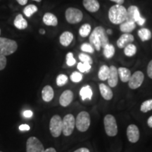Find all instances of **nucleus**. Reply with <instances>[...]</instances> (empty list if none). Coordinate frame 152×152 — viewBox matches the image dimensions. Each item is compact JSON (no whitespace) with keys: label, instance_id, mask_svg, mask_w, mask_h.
Masks as SVG:
<instances>
[{"label":"nucleus","instance_id":"nucleus-45","mask_svg":"<svg viewBox=\"0 0 152 152\" xmlns=\"http://www.w3.org/2000/svg\"><path fill=\"white\" fill-rule=\"evenodd\" d=\"M147 124H148V126H149V128H152V115H151V116H150L149 118H148Z\"/></svg>","mask_w":152,"mask_h":152},{"label":"nucleus","instance_id":"nucleus-33","mask_svg":"<svg viewBox=\"0 0 152 152\" xmlns=\"http://www.w3.org/2000/svg\"><path fill=\"white\" fill-rule=\"evenodd\" d=\"M68 77L64 74H59L56 77V85L58 87H62L68 83Z\"/></svg>","mask_w":152,"mask_h":152},{"label":"nucleus","instance_id":"nucleus-17","mask_svg":"<svg viewBox=\"0 0 152 152\" xmlns=\"http://www.w3.org/2000/svg\"><path fill=\"white\" fill-rule=\"evenodd\" d=\"M74 39V35L71 32H64L59 37V42L62 46L68 47Z\"/></svg>","mask_w":152,"mask_h":152},{"label":"nucleus","instance_id":"nucleus-50","mask_svg":"<svg viewBox=\"0 0 152 152\" xmlns=\"http://www.w3.org/2000/svg\"><path fill=\"white\" fill-rule=\"evenodd\" d=\"M0 35H1V29H0Z\"/></svg>","mask_w":152,"mask_h":152},{"label":"nucleus","instance_id":"nucleus-32","mask_svg":"<svg viewBox=\"0 0 152 152\" xmlns=\"http://www.w3.org/2000/svg\"><path fill=\"white\" fill-rule=\"evenodd\" d=\"M152 110V99H148L144 101L141 104L140 107V111L143 113H147L148 111H150Z\"/></svg>","mask_w":152,"mask_h":152},{"label":"nucleus","instance_id":"nucleus-5","mask_svg":"<svg viewBox=\"0 0 152 152\" xmlns=\"http://www.w3.org/2000/svg\"><path fill=\"white\" fill-rule=\"evenodd\" d=\"M104 128L106 134L109 137H115L118 134V125L116 120L113 115L108 114L104 119Z\"/></svg>","mask_w":152,"mask_h":152},{"label":"nucleus","instance_id":"nucleus-12","mask_svg":"<svg viewBox=\"0 0 152 152\" xmlns=\"http://www.w3.org/2000/svg\"><path fill=\"white\" fill-rule=\"evenodd\" d=\"M140 130L135 125L131 124L127 128V137L131 143H136L140 139Z\"/></svg>","mask_w":152,"mask_h":152},{"label":"nucleus","instance_id":"nucleus-40","mask_svg":"<svg viewBox=\"0 0 152 152\" xmlns=\"http://www.w3.org/2000/svg\"><path fill=\"white\" fill-rule=\"evenodd\" d=\"M23 116L25 118H31L32 116H33V113L31 111H30V110H27V111H25L23 112Z\"/></svg>","mask_w":152,"mask_h":152},{"label":"nucleus","instance_id":"nucleus-46","mask_svg":"<svg viewBox=\"0 0 152 152\" xmlns=\"http://www.w3.org/2000/svg\"><path fill=\"white\" fill-rule=\"evenodd\" d=\"M44 152H56V151L54 148L50 147V148H48V149H47L46 150H45Z\"/></svg>","mask_w":152,"mask_h":152},{"label":"nucleus","instance_id":"nucleus-2","mask_svg":"<svg viewBox=\"0 0 152 152\" xmlns=\"http://www.w3.org/2000/svg\"><path fill=\"white\" fill-rule=\"evenodd\" d=\"M108 16L111 23L120 25L127 19V9L123 5H113L109 9Z\"/></svg>","mask_w":152,"mask_h":152},{"label":"nucleus","instance_id":"nucleus-27","mask_svg":"<svg viewBox=\"0 0 152 152\" xmlns=\"http://www.w3.org/2000/svg\"><path fill=\"white\" fill-rule=\"evenodd\" d=\"M115 52V47L111 44H107L103 48V54L104 56L106 58H111L114 56Z\"/></svg>","mask_w":152,"mask_h":152},{"label":"nucleus","instance_id":"nucleus-21","mask_svg":"<svg viewBox=\"0 0 152 152\" xmlns=\"http://www.w3.org/2000/svg\"><path fill=\"white\" fill-rule=\"evenodd\" d=\"M54 96V90L50 85H46L44 87L42 91V97L45 102H51Z\"/></svg>","mask_w":152,"mask_h":152},{"label":"nucleus","instance_id":"nucleus-15","mask_svg":"<svg viewBox=\"0 0 152 152\" xmlns=\"http://www.w3.org/2000/svg\"><path fill=\"white\" fill-rule=\"evenodd\" d=\"M110 73L109 77H108V84L109 87H115L117 86L118 83V68L114 66H110Z\"/></svg>","mask_w":152,"mask_h":152},{"label":"nucleus","instance_id":"nucleus-43","mask_svg":"<svg viewBox=\"0 0 152 152\" xmlns=\"http://www.w3.org/2000/svg\"><path fill=\"white\" fill-rule=\"evenodd\" d=\"M112 2L115 3V4H119V5H123L125 2V0H110Z\"/></svg>","mask_w":152,"mask_h":152},{"label":"nucleus","instance_id":"nucleus-22","mask_svg":"<svg viewBox=\"0 0 152 152\" xmlns=\"http://www.w3.org/2000/svg\"><path fill=\"white\" fill-rule=\"evenodd\" d=\"M79 94L83 101L86 99L91 100L92 99L93 92L90 85H85V86L82 87L80 90Z\"/></svg>","mask_w":152,"mask_h":152},{"label":"nucleus","instance_id":"nucleus-34","mask_svg":"<svg viewBox=\"0 0 152 152\" xmlns=\"http://www.w3.org/2000/svg\"><path fill=\"white\" fill-rule=\"evenodd\" d=\"M83 74H82L80 72H77V71H75L73 72V73L71 74V76H70V79L73 82V83H80L83 80Z\"/></svg>","mask_w":152,"mask_h":152},{"label":"nucleus","instance_id":"nucleus-31","mask_svg":"<svg viewBox=\"0 0 152 152\" xmlns=\"http://www.w3.org/2000/svg\"><path fill=\"white\" fill-rule=\"evenodd\" d=\"M77 68L79 72L80 73H89L90 71L91 68H92V65L87 64V63H83L79 62L77 64Z\"/></svg>","mask_w":152,"mask_h":152},{"label":"nucleus","instance_id":"nucleus-29","mask_svg":"<svg viewBox=\"0 0 152 152\" xmlns=\"http://www.w3.org/2000/svg\"><path fill=\"white\" fill-rule=\"evenodd\" d=\"M38 11V8L37 6L35 4H29L27 5L23 9V14L28 18H30L34 14Z\"/></svg>","mask_w":152,"mask_h":152},{"label":"nucleus","instance_id":"nucleus-9","mask_svg":"<svg viewBox=\"0 0 152 152\" xmlns=\"http://www.w3.org/2000/svg\"><path fill=\"white\" fill-rule=\"evenodd\" d=\"M49 130L54 137H58L62 132V118L60 115H54L49 122Z\"/></svg>","mask_w":152,"mask_h":152},{"label":"nucleus","instance_id":"nucleus-13","mask_svg":"<svg viewBox=\"0 0 152 152\" xmlns=\"http://www.w3.org/2000/svg\"><path fill=\"white\" fill-rule=\"evenodd\" d=\"M134 40V37L131 33H123L120 36L116 42V45L118 48L124 49L129 44L132 43Z\"/></svg>","mask_w":152,"mask_h":152},{"label":"nucleus","instance_id":"nucleus-51","mask_svg":"<svg viewBox=\"0 0 152 152\" xmlns=\"http://www.w3.org/2000/svg\"><path fill=\"white\" fill-rule=\"evenodd\" d=\"M0 152H2V151H0Z\"/></svg>","mask_w":152,"mask_h":152},{"label":"nucleus","instance_id":"nucleus-3","mask_svg":"<svg viewBox=\"0 0 152 152\" xmlns=\"http://www.w3.org/2000/svg\"><path fill=\"white\" fill-rule=\"evenodd\" d=\"M18 44L14 39L0 37V55L9 56L16 52Z\"/></svg>","mask_w":152,"mask_h":152},{"label":"nucleus","instance_id":"nucleus-28","mask_svg":"<svg viewBox=\"0 0 152 152\" xmlns=\"http://www.w3.org/2000/svg\"><path fill=\"white\" fill-rule=\"evenodd\" d=\"M91 30H92L91 25L89 23H85L79 28V35L82 37H86L90 35Z\"/></svg>","mask_w":152,"mask_h":152},{"label":"nucleus","instance_id":"nucleus-36","mask_svg":"<svg viewBox=\"0 0 152 152\" xmlns=\"http://www.w3.org/2000/svg\"><path fill=\"white\" fill-rule=\"evenodd\" d=\"M80 49L83 52L90 53V54H93L94 52V47L90 43H83L81 45Z\"/></svg>","mask_w":152,"mask_h":152},{"label":"nucleus","instance_id":"nucleus-44","mask_svg":"<svg viewBox=\"0 0 152 152\" xmlns=\"http://www.w3.org/2000/svg\"><path fill=\"white\" fill-rule=\"evenodd\" d=\"M28 0H16L17 2H18L20 5H22V6L26 5V4L28 3Z\"/></svg>","mask_w":152,"mask_h":152},{"label":"nucleus","instance_id":"nucleus-1","mask_svg":"<svg viewBox=\"0 0 152 152\" xmlns=\"http://www.w3.org/2000/svg\"><path fill=\"white\" fill-rule=\"evenodd\" d=\"M89 40L94 49L97 52H99L101 49L104 48L107 44L109 43V37L106 34L105 28L100 26L94 28L90 33Z\"/></svg>","mask_w":152,"mask_h":152},{"label":"nucleus","instance_id":"nucleus-19","mask_svg":"<svg viewBox=\"0 0 152 152\" xmlns=\"http://www.w3.org/2000/svg\"><path fill=\"white\" fill-rule=\"evenodd\" d=\"M99 91L101 95L105 100H111L113 96V93L112 92L111 89L109 86L104 84V83H100L99 85Z\"/></svg>","mask_w":152,"mask_h":152},{"label":"nucleus","instance_id":"nucleus-47","mask_svg":"<svg viewBox=\"0 0 152 152\" xmlns=\"http://www.w3.org/2000/svg\"><path fill=\"white\" fill-rule=\"evenodd\" d=\"M39 33L41 34V35H45V34L46 33V31H45V30L44 29H42H42H39Z\"/></svg>","mask_w":152,"mask_h":152},{"label":"nucleus","instance_id":"nucleus-8","mask_svg":"<svg viewBox=\"0 0 152 152\" xmlns=\"http://www.w3.org/2000/svg\"><path fill=\"white\" fill-rule=\"evenodd\" d=\"M75 126V119L73 114H67L62 119V132L66 137L73 133Z\"/></svg>","mask_w":152,"mask_h":152},{"label":"nucleus","instance_id":"nucleus-23","mask_svg":"<svg viewBox=\"0 0 152 152\" xmlns=\"http://www.w3.org/2000/svg\"><path fill=\"white\" fill-rule=\"evenodd\" d=\"M14 26L18 30H25L28 27L27 20L23 18L22 14H18L16 16L14 21Z\"/></svg>","mask_w":152,"mask_h":152},{"label":"nucleus","instance_id":"nucleus-7","mask_svg":"<svg viewBox=\"0 0 152 152\" xmlns=\"http://www.w3.org/2000/svg\"><path fill=\"white\" fill-rule=\"evenodd\" d=\"M127 19L132 20L140 26H144L146 22V18L140 14L138 7L134 5H132L127 9Z\"/></svg>","mask_w":152,"mask_h":152},{"label":"nucleus","instance_id":"nucleus-11","mask_svg":"<svg viewBox=\"0 0 152 152\" xmlns=\"http://www.w3.org/2000/svg\"><path fill=\"white\" fill-rule=\"evenodd\" d=\"M144 80V75L142 71H137L134 72L128 81V86L132 90H136L140 87L143 83Z\"/></svg>","mask_w":152,"mask_h":152},{"label":"nucleus","instance_id":"nucleus-4","mask_svg":"<svg viewBox=\"0 0 152 152\" xmlns=\"http://www.w3.org/2000/svg\"><path fill=\"white\" fill-rule=\"evenodd\" d=\"M91 120L90 114L87 111H81L75 118V126L80 132H86L90 126Z\"/></svg>","mask_w":152,"mask_h":152},{"label":"nucleus","instance_id":"nucleus-26","mask_svg":"<svg viewBox=\"0 0 152 152\" xmlns=\"http://www.w3.org/2000/svg\"><path fill=\"white\" fill-rule=\"evenodd\" d=\"M139 37L142 42H146L149 40L151 38V33L150 30L146 28H142L140 29L137 32Z\"/></svg>","mask_w":152,"mask_h":152},{"label":"nucleus","instance_id":"nucleus-37","mask_svg":"<svg viewBox=\"0 0 152 152\" xmlns=\"http://www.w3.org/2000/svg\"><path fill=\"white\" fill-rule=\"evenodd\" d=\"M66 64L68 66H73L76 64L75 58H74L73 54L72 52H68L66 54Z\"/></svg>","mask_w":152,"mask_h":152},{"label":"nucleus","instance_id":"nucleus-48","mask_svg":"<svg viewBox=\"0 0 152 152\" xmlns=\"http://www.w3.org/2000/svg\"><path fill=\"white\" fill-rule=\"evenodd\" d=\"M106 34H107V35H111L112 34V30H111V29L106 30Z\"/></svg>","mask_w":152,"mask_h":152},{"label":"nucleus","instance_id":"nucleus-39","mask_svg":"<svg viewBox=\"0 0 152 152\" xmlns=\"http://www.w3.org/2000/svg\"><path fill=\"white\" fill-rule=\"evenodd\" d=\"M147 75L150 78L152 79V60L149 61V64H148L147 66Z\"/></svg>","mask_w":152,"mask_h":152},{"label":"nucleus","instance_id":"nucleus-25","mask_svg":"<svg viewBox=\"0 0 152 152\" xmlns=\"http://www.w3.org/2000/svg\"><path fill=\"white\" fill-rule=\"evenodd\" d=\"M110 73V68L106 65L102 66L99 70L98 77L100 80L105 81L108 79Z\"/></svg>","mask_w":152,"mask_h":152},{"label":"nucleus","instance_id":"nucleus-20","mask_svg":"<svg viewBox=\"0 0 152 152\" xmlns=\"http://www.w3.org/2000/svg\"><path fill=\"white\" fill-rule=\"evenodd\" d=\"M42 20L44 23L48 26L55 27V26H57V25H58V18H57V17L54 14H52V13L47 12L46 14H45V15L43 16Z\"/></svg>","mask_w":152,"mask_h":152},{"label":"nucleus","instance_id":"nucleus-38","mask_svg":"<svg viewBox=\"0 0 152 152\" xmlns=\"http://www.w3.org/2000/svg\"><path fill=\"white\" fill-rule=\"evenodd\" d=\"M7 64V57L3 55H0V71H2L6 68Z\"/></svg>","mask_w":152,"mask_h":152},{"label":"nucleus","instance_id":"nucleus-49","mask_svg":"<svg viewBox=\"0 0 152 152\" xmlns=\"http://www.w3.org/2000/svg\"><path fill=\"white\" fill-rule=\"evenodd\" d=\"M33 1H37V2H41V1H42V0H33Z\"/></svg>","mask_w":152,"mask_h":152},{"label":"nucleus","instance_id":"nucleus-24","mask_svg":"<svg viewBox=\"0 0 152 152\" xmlns=\"http://www.w3.org/2000/svg\"><path fill=\"white\" fill-rule=\"evenodd\" d=\"M118 73L121 80L123 83H128L131 77V71L125 67H120L118 68Z\"/></svg>","mask_w":152,"mask_h":152},{"label":"nucleus","instance_id":"nucleus-30","mask_svg":"<svg viewBox=\"0 0 152 152\" xmlns=\"http://www.w3.org/2000/svg\"><path fill=\"white\" fill-rule=\"evenodd\" d=\"M124 54L128 57H132L136 54L137 47L132 43L129 44L124 48Z\"/></svg>","mask_w":152,"mask_h":152},{"label":"nucleus","instance_id":"nucleus-41","mask_svg":"<svg viewBox=\"0 0 152 152\" xmlns=\"http://www.w3.org/2000/svg\"><path fill=\"white\" fill-rule=\"evenodd\" d=\"M30 126L27 124H22L19 126V130L20 131H28L30 130Z\"/></svg>","mask_w":152,"mask_h":152},{"label":"nucleus","instance_id":"nucleus-14","mask_svg":"<svg viewBox=\"0 0 152 152\" xmlns=\"http://www.w3.org/2000/svg\"><path fill=\"white\" fill-rule=\"evenodd\" d=\"M73 92L70 90H66L61 94L59 98V104L63 107L69 106L73 102Z\"/></svg>","mask_w":152,"mask_h":152},{"label":"nucleus","instance_id":"nucleus-35","mask_svg":"<svg viewBox=\"0 0 152 152\" xmlns=\"http://www.w3.org/2000/svg\"><path fill=\"white\" fill-rule=\"evenodd\" d=\"M78 58L80 61V62L87 63V64H90V65H92L93 64V60L92 58H91V56H89L88 54H85V53H80V54H79Z\"/></svg>","mask_w":152,"mask_h":152},{"label":"nucleus","instance_id":"nucleus-42","mask_svg":"<svg viewBox=\"0 0 152 152\" xmlns=\"http://www.w3.org/2000/svg\"><path fill=\"white\" fill-rule=\"evenodd\" d=\"M74 152H90V150H89L87 148H85V147H82V148H80V149L75 150Z\"/></svg>","mask_w":152,"mask_h":152},{"label":"nucleus","instance_id":"nucleus-6","mask_svg":"<svg viewBox=\"0 0 152 152\" xmlns=\"http://www.w3.org/2000/svg\"><path fill=\"white\" fill-rule=\"evenodd\" d=\"M65 18L68 23L77 24L82 21L83 18V14L82 11L78 9L69 7L65 11Z\"/></svg>","mask_w":152,"mask_h":152},{"label":"nucleus","instance_id":"nucleus-16","mask_svg":"<svg viewBox=\"0 0 152 152\" xmlns=\"http://www.w3.org/2000/svg\"><path fill=\"white\" fill-rule=\"evenodd\" d=\"M83 4L84 8L89 12H97L100 9V4L98 0H83Z\"/></svg>","mask_w":152,"mask_h":152},{"label":"nucleus","instance_id":"nucleus-10","mask_svg":"<svg viewBox=\"0 0 152 152\" xmlns=\"http://www.w3.org/2000/svg\"><path fill=\"white\" fill-rule=\"evenodd\" d=\"M43 144L35 137H30L26 142V152H44Z\"/></svg>","mask_w":152,"mask_h":152},{"label":"nucleus","instance_id":"nucleus-18","mask_svg":"<svg viewBox=\"0 0 152 152\" xmlns=\"http://www.w3.org/2000/svg\"><path fill=\"white\" fill-rule=\"evenodd\" d=\"M136 23L130 20H126L120 24V30L123 33H130L135 29Z\"/></svg>","mask_w":152,"mask_h":152}]
</instances>
